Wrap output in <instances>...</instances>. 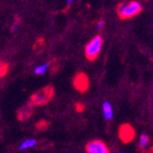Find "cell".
Wrapping results in <instances>:
<instances>
[{
  "label": "cell",
  "instance_id": "1",
  "mask_svg": "<svg viewBox=\"0 0 153 153\" xmlns=\"http://www.w3.org/2000/svg\"><path fill=\"white\" fill-rule=\"evenodd\" d=\"M142 11V6L137 1H128L118 4L117 7V16L120 19H131Z\"/></svg>",
  "mask_w": 153,
  "mask_h": 153
},
{
  "label": "cell",
  "instance_id": "2",
  "mask_svg": "<svg viewBox=\"0 0 153 153\" xmlns=\"http://www.w3.org/2000/svg\"><path fill=\"white\" fill-rule=\"evenodd\" d=\"M54 96V88L51 85L45 86L30 96L29 104L31 106L44 105L48 104Z\"/></svg>",
  "mask_w": 153,
  "mask_h": 153
},
{
  "label": "cell",
  "instance_id": "3",
  "mask_svg": "<svg viewBox=\"0 0 153 153\" xmlns=\"http://www.w3.org/2000/svg\"><path fill=\"white\" fill-rule=\"evenodd\" d=\"M103 45V39L97 35L94 37L85 47V56L89 61H94L99 55Z\"/></svg>",
  "mask_w": 153,
  "mask_h": 153
},
{
  "label": "cell",
  "instance_id": "4",
  "mask_svg": "<svg viewBox=\"0 0 153 153\" xmlns=\"http://www.w3.org/2000/svg\"><path fill=\"white\" fill-rule=\"evenodd\" d=\"M118 136L122 142L129 143L135 137V129L129 124H123L119 128Z\"/></svg>",
  "mask_w": 153,
  "mask_h": 153
},
{
  "label": "cell",
  "instance_id": "5",
  "mask_svg": "<svg viewBox=\"0 0 153 153\" xmlns=\"http://www.w3.org/2000/svg\"><path fill=\"white\" fill-rule=\"evenodd\" d=\"M89 79L87 75L83 73L77 74L74 78V86L81 93H85L89 88Z\"/></svg>",
  "mask_w": 153,
  "mask_h": 153
},
{
  "label": "cell",
  "instance_id": "6",
  "mask_svg": "<svg viewBox=\"0 0 153 153\" xmlns=\"http://www.w3.org/2000/svg\"><path fill=\"white\" fill-rule=\"evenodd\" d=\"M87 153H110L109 149L101 140H93L86 145Z\"/></svg>",
  "mask_w": 153,
  "mask_h": 153
},
{
  "label": "cell",
  "instance_id": "7",
  "mask_svg": "<svg viewBox=\"0 0 153 153\" xmlns=\"http://www.w3.org/2000/svg\"><path fill=\"white\" fill-rule=\"evenodd\" d=\"M32 114H33V106H31L27 103L25 106H23L18 111V118L20 121H24L30 117Z\"/></svg>",
  "mask_w": 153,
  "mask_h": 153
},
{
  "label": "cell",
  "instance_id": "8",
  "mask_svg": "<svg viewBox=\"0 0 153 153\" xmlns=\"http://www.w3.org/2000/svg\"><path fill=\"white\" fill-rule=\"evenodd\" d=\"M103 113H104V117L106 120L112 119L114 112H113L112 105H111V104L109 102H105L103 104Z\"/></svg>",
  "mask_w": 153,
  "mask_h": 153
},
{
  "label": "cell",
  "instance_id": "9",
  "mask_svg": "<svg viewBox=\"0 0 153 153\" xmlns=\"http://www.w3.org/2000/svg\"><path fill=\"white\" fill-rule=\"evenodd\" d=\"M36 145H37V141L35 140H25V141H23L21 143V145L19 146V149L24 150V149H27L35 147Z\"/></svg>",
  "mask_w": 153,
  "mask_h": 153
},
{
  "label": "cell",
  "instance_id": "10",
  "mask_svg": "<svg viewBox=\"0 0 153 153\" xmlns=\"http://www.w3.org/2000/svg\"><path fill=\"white\" fill-rule=\"evenodd\" d=\"M149 137L147 134L143 133L141 134L140 137V149H145L146 147L149 145Z\"/></svg>",
  "mask_w": 153,
  "mask_h": 153
},
{
  "label": "cell",
  "instance_id": "11",
  "mask_svg": "<svg viewBox=\"0 0 153 153\" xmlns=\"http://www.w3.org/2000/svg\"><path fill=\"white\" fill-rule=\"evenodd\" d=\"M50 65H51V62H46V63H44V64H42V65L38 66V67L35 69L34 73H35L36 74H45L46 70L49 68Z\"/></svg>",
  "mask_w": 153,
  "mask_h": 153
},
{
  "label": "cell",
  "instance_id": "12",
  "mask_svg": "<svg viewBox=\"0 0 153 153\" xmlns=\"http://www.w3.org/2000/svg\"><path fill=\"white\" fill-rule=\"evenodd\" d=\"M8 69L9 65L7 62H0V78L4 77L7 74Z\"/></svg>",
  "mask_w": 153,
  "mask_h": 153
},
{
  "label": "cell",
  "instance_id": "13",
  "mask_svg": "<svg viewBox=\"0 0 153 153\" xmlns=\"http://www.w3.org/2000/svg\"><path fill=\"white\" fill-rule=\"evenodd\" d=\"M75 108H76V110L78 111V112H82V111L85 109V105H83L82 104L78 103V104L75 105Z\"/></svg>",
  "mask_w": 153,
  "mask_h": 153
},
{
  "label": "cell",
  "instance_id": "14",
  "mask_svg": "<svg viewBox=\"0 0 153 153\" xmlns=\"http://www.w3.org/2000/svg\"><path fill=\"white\" fill-rule=\"evenodd\" d=\"M105 26V21L104 20H99L97 22V27H98V30H102Z\"/></svg>",
  "mask_w": 153,
  "mask_h": 153
},
{
  "label": "cell",
  "instance_id": "15",
  "mask_svg": "<svg viewBox=\"0 0 153 153\" xmlns=\"http://www.w3.org/2000/svg\"><path fill=\"white\" fill-rule=\"evenodd\" d=\"M18 26H19V21H18V22L16 21V23L12 26V29H11V30H12V31H14V30H15L16 29H18Z\"/></svg>",
  "mask_w": 153,
  "mask_h": 153
},
{
  "label": "cell",
  "instance_id": "16",
  "mask_svg": "<svg viewBox=\"0 0 153 153\" xmlns=\"http://www.w3.org/2000/svg\"><path fill=\"white\" fill-rule=\"evenodd\" d=\"M71 3H72L71 0H69V1H67V4H71Z\"/></svg>",
  "mask_w": 153,
  "mask_h": 153
}]
</instances>
